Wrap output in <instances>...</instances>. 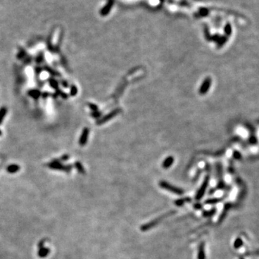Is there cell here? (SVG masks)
<instances>
[{"label":"cell","instance_id":"cell-1","mask_svg":"<svg viewBox=\"0 0 259 259\" xmlns=\"http://www.w3.org/2000/svg\"><path fill=\"white\" fill-rule=\"evenodd\" d=\"M159 185L160 187H162L163 189H164L168 191V192H172V193L173 194H178V195H181V194H184L183 189H181L179 188V187H175V186L173 185H171V184H169L168 182L165 181H160Z\"/></svg>","mask_w":259,"mask_h":259},{"label":"cell","instance_id":"cell-2","mask_svg":"<svg viewBox=\"0 0 259 259\" xmlns=\"http://www.w3.org/2000/svg\"><path fill=\"white\" fill-rule=\"evenodd\" d=\"M172 212H171L168 213V214H164V215H162V216H161V217L156 218V219H154V220H153V221H151V222H148V224L145 225L143 226L142 228H141V230H142L143 231H146V230H149V229H151V228H153V227L156 226L158 222H161V221L162 220V219H163V218L168 217V216H169L170 214H171Z\"/></svg>","mask_w":259,"mask_h":259},{"label":"cell","instance_id":"cell-3","mask_svg":"<svg viewBox=\"0 0 259 259\" xmlns=\"http://www.w3.org/2000/svg\"><path fill=\"white\" fill-rule=\"evenodd\" d=\"M120 112H121L120 109H116V110H114L113 111L110 112V113L107 114V115H105V117H103L102 119H100V120L97 121V125H102V124L108 122L109 120H110L111 119L114 118V117H116V116L118 115V114L120 113Z\"/></svg>","mask_w":259,"mask_h":259},{"label":"cell","instance_id":"cell-4","mask_svg":"<svg viewBox=\"0 0 259 259\" xmlns=\"http://www.w3.org/2000/svg\"><path fill=\"white\" fill-rule=\"evenodd\" d=\"M209 181V176H207L205 177V179H204L203 183H202V186H201V187L199 188V191L197 192V195H196L195 198L197 200H199V199H201L202 197H203L204 194L205 193L206 189H207V187H208Z\"/></svg>","mask_w":259,"mask_h":259},{"label":"cell","instance_id":"cell-5","mask_svg":"<svg viewBox=\"0 0 259 259\" xmlns=\"http://www.w3.org/2000/svg\"><path fill=\"white\" fill-rule=\"evenodd\" d=\"M211 84H212V79L210 77H207L204 80L203 83L201 85L199 88V93L201 95H204L207 93L209 89H210Z\"/></svg>","mask_w":259,"mask_h":259},{"label":"cell","instance_id":"cell-6","mask_svg":"<svg viewBox=\"0 0 259 259\" xmlns=\"http://www.w3.org/2000/svg\"><path fill=\"white\" fill-rule=\"evenodd\" d=\"M114 4H115V0H108L107 4L100 10V15L102 17H105L107 15H108L110 14V12H111Z\"/></svg>","mask_w":259,"mask_h":259},{"label":"cell","instance_id":"cell-7","mask_svg":"<svg viewBox=\"0 0 259 259\" xmlns=\"http://www.w3.org/2000/svg\"><path fill=\"white\" fill-rule=\"evenodd\" d=\"M89 135V129L87 127H85L83 130L82 132H81V136H80L79 143L81 146H84L86 144L88 141Z\"/></svg>","mask_w":259,"mask_h":259},{"label":"cell","instance_id":"cell-8","mask_svg":"<svg viewBox=\"0 0 259 259\" xmlns=\"http://www.w3.org/2000/svg\"><path fill=\"white\" fill-rule=\"evenodd\" d=\"M174 162V158L173 156H168L164 160L163 163V167L164 168H170Z\"/></svg>","mask_w":259,"mask_h":259},{"label":"cell","instance_id":"cell-9","mask_svg":"<svg viewBox=\"0 0 259 259\" xmlns=\"http://www.w3.org/2000/svg\"><path fill=\"white\" fill-rule=\"evenodd\" d=\"M198 259H205V252H204V243H202L199 247L198 250V255H197Z\"/></svg>","mask_w":259,"mask_h":259},{"label":"cell","instance_id":"cell-10","mask_svg":"<svg viewBox=\"0 0 259 259\" xmlns=\"http://www.w3.org/2000/svg\"><path fill=\"white\" fill-rule=\"evenodd\" d=\"M7 107H2L0 108V125L2 123L4 118L7 115Z\"/></svg>","mask_w":259,"mask_h":259},{"label":"cell","instance_id":"cell-11","mask_svg":"<svg viewBox=\"0 0 259 259\" xmlns=\"http://www.w3.org/2000/svg\"><path fill=\"white\" fill-rule=\"evenodd\" d=\"M28 94L30 95V96L31 97H32L33 99H37L40 97L41 93H40V91H38V90L32 89V90H30V91H29Z\"/></svg>","mask_w":259,"mask_h":259},{"label":"cell","instance_id":"cell-12","mask_svg":"<svg viewBox=\"0 0 259 259\" xmlns=\"http://www.w3.org/2000/svg\"><path fill=\"white\" fill-rule=\"evenodd\" d=\"M49 84H50V87L54 89L58 90L59 89V82L54 79H49Z\"/></svg>","mask_w":259,"mask_h":259},{"label":"cell","instance_id":"cell-13","mask_svg":"<svg viewBox=\"0 0 259 259\" xmlns=\"http://www.w3.org/2000/svg\"><path fill=\"white\" fill-rule=\"evenodd\" d=\"M224 31H225V35H227V36H230V35H231V34H232V25L229 23H227L226 25H225V26Z\"/></svg>","mask_w":259,"mask_h":259},{"label":"cell","instance_id":"cell-14","mask_svg":"<svg viewBox=\"0 0 259 259\" xmlns=\"http://www.w3.org/2000/svg\"><path fill=\"white\" fill-rule=\"evenodd\" d=\"M19 169H20V166L16 164L10 165V166H8L7 168V171L10 172V173H15V172L18 171Z\"/></svg>","mask_w":259,"mask_h":259},{"label":"cell","instance_id":"cell-15","mask_svg":"<svg viewBox=\"0 0 259 259\" xmlns=\"http://www.w3.org/2000/svg\"><path fill=\"white\" fill-rule=\"evenodd\" d=\"M77 92H78V89L76 87V85H74V84L71 85V87H70V95H71V97H74L77 94Z\"/></svg>","mask_w":259,"mask_h":259},{"label":"cell","instance_id":"cell-16","mask_svg":"<svg viewBox=\"0 0 259 259\" xmlns=\"http://www.w3.org/2000/svg\"><path fill=\"white\" fill-rule=\"evenodd\" d=\"M190 201H191V199L189 198H183L176 200V202H175V204H176L177 206H181L184 203H186V202H190Z\"/></svg>","mask_w":259,"mask_h":259},{"label":"cell","instance_id":"cell-17","mask_svg":"<svg viewBox=\"0 0 259 259\" xmlns=\"http://www.w3.org/2000/svg\"><path fill=\"white\" fill-rule=\"evenodd\" d=\"M26 56H27L26 51L24 50L23 48H20L18 55H17V57H18L19 59H25Z\"/></svg>","mask_w":259,"mask_h":259},{"label":"cell","instance_id":"cell-18","mask_svg":"<svg viewBox=\"0 0 259 259\" xmlns=\"http://www.w3.org/2000/svg\"><path fill=\"white\" fill-rule=\"evenodd\" d=\"M199 15H200V16L205 17V16H207V15L209 14V11L207 9V8L202 7L199 10Z\"/></svg>","mask_w":259,"mask_h":259},{"label":"cell","instance_id":"cell-19","mask_svg":"<svg viewBox=\"0 0 259 259\" xmlns=\"http://www.w3.org/2000/svg\"><path fill=\"white\" fill-rule=\"evenodd\" d=\"M243 241H242L241 238H237V239L236 240V241H235V243H234L235 248H240L242 246V245H243Z\"/></svg>","mask_w":259,"mask_h":259},{"label":"cell","instance_id":"cell-20","mask_svg":"<svg viewBox=\"0 0 259 259\" xmlns=\"http://www.w3.org/2000/svg\"><path fill=\"white\" fill-rule=\"evenodd\" d=\"M88 106L89 107V108L91 109V110H92L93 112H96V111H99V107L97 105H94V104L93 103H89L88 104Z\"/></svg>","mask_w":259,"mask_h":259},{"label":"cell","instance_id":"cell-21","mask_svg":"<svg viewBox=\"0 0 259 259\" xmlns=\"http://www.w3.org/2000/svg\"><path fill=\"white\" fill-rule=\"evenodd\" d=\"M45 70H46L47 71H48V72L50 73V74H52L53 76H60V74H59V73H57V72H56V71H53V70L51 69L50 68H49L48 66H45Z\"/></svg>","mask_w":259,"mask_h":259},{"label":"cell","instance_id":"cell-22","mask_svg":"<svg viewBox=\"0 0 259 259\" xmlns=\"http://www.w3.org/2000/svg\"><path fill=\"white\" fill-rule=\"evenodd\" d=\"M219 201H220V199H208V200H207L205 202L206 204H216L217 203V202H219Z\"/></svg>","mask_w":259,"mask_h":259},{"label":"cell","instance_id":"cell-23","mask_svg":"<svg viewBox=\"0 0 259 259\" xmlns=\"http://www.w3.org/2000/svg\"><path fill=\"white\" fill-rule=\"evenodd\" d=\"M43 60H44V55L42 53H39L38 56H37L36 61L37 63H42V61H43Z\"/></svg>","mask_w":259,"mask_h":259},{"label":"cell","instance_id":"cell-24","mask_svg":"<svg viewBox=\"0 0 259 259\" xmlns=\"http://www.w3.org/2000/svg\"><path fill=\"white\" fill-rule=\"evenodd\" d=\"M57 94L58 95H61V96L64 99H65V100H66V99L68 98V95L66 94H65V93L63 92V91H61V90H59V89L57 90Z\"/></svg>","mask_w":259,"mask_h":259},{"label":"cell","instance_id":"cell-25","mask_svg":"<svg viewBox=\"0 0 259 259\" xmlns=\"http://www.w3.org/2000/svg\"><path fill=\"white\" fill-rule=\"evenodd\" d=\"M75 165H76V168H77L78 170H79V171H81V172H83V166H82V165L81 164V163H79V162H76V163H75Z\"/></svg>","mask_w":259,"mask_h":259},{"label":"cell","instance_id":"cell-26","mask_svg":"<svg viewBox=\"0 0 259 259\" xmlns=\"http://www.w3.org/2000/svg\"><path fill=\"white\" fill-rule=\"evenodd\" d=\"M91 116H92V117H96V118H97V117H100V115H102V113L100 112H99V111H96V112H91Z\"/></svg>","mask_w":259,"mask_h":259},{"label":"cell","instance_id":"cell-27","mask_svg":"<svg viewBox=\"0 0 259 259\" xmlns=\"http://www.w3.org/2000/svg\"><path fill=\"white\" fill-rule=\"evenodd\" d=\"M61 84H62V86L65 88H67L68 86H69V83H68V82L66 81V80H63V81H61Z\"/></svg>","mask_w":259,"mask_h":259},{"label":"cell","instance_id":"cell-28","mask_svg":"<svg viewBox=\"0 0 259 259\" xmlns=\"http://www.w3.org/2000/svg\"><path fill=\"white\" fill-rule=\"evenodd\" d=\"M234 157L236 158H241V154L238 152H235L234 153Z\"/></svg>","mask_w":259,"mask_h":259},{"label":"cell","instance_id":"cell-29","mask_svg":"<svg viewBox=\"0 0 259 259\" xmlns=\"http://www.w3.org/2000/svg\"><path fill=\"white\" fill-rule=\"evenodd\" d=\"M1 135V130H0V135Z\"/></svg>","mask_w":259,"mask_h":259}]
</instances>
